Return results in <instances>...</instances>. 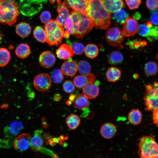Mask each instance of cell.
<instances>
[{
  "label": "cell",
  "mask_w": 158,
  "mask_h": 158,
  "mask_svg": "<svg viewBox=\"0 0 158 158\" xmlns=\"http://www.w3.org/2000/svg\"><path fill=\"white\" fill-rule=\"evenodd\" d=\"M61 69V71L65 75L73 77L77 71V64L73 60H69L62 64Z\"/></svg>",
  "instance_id": "cell-18"
},
{
  "label": "cell",
  "mask_w": 158,
  "mask_h": 158,
  "mask_svg": "<svg viewBox=\"0 0 158 158\" xmlns=\"http://www.w3.org/2000/svg\"><path fill=\"white\" fill-rule=\"evenodd\" d=\"M138 153L142 158H157L158 148L157 142L151 135L141 138L138 143Z\"/></svg>",
  "instance_id": "cell-5"
},
{
  "label": "cell",
  "mask_w": 158,
  "mask_h": 158,
  "mask_svg": "<svg viewBox=\"0 0 158 158\" xmlns=\"http://www.w3.org/2000/svg\"><path fill=\"white\" fill-rule=\"evenodd\" d=\"M126 3L130 10L137 8L141 3V0H125Z\"/></svg>",
  "instance_id": "cell-41"
},
{
  "label": "cell",
  "mask_w": 158,
  "mask_h": 158,
  "mask_svg": "<svg viewBox=\"0 0 158 158\" xmlns=\"http://www.w3.org/2000/svg\"><path fill=\"white\" fill-rule=\"evenodd\" d=\"M82 89L83 95L88 99L95 98L99 93V87L93 83L87 84Z\"/></svg>",
  "instance_id": "cell-19"
},
{
  "label": "cell",
  "mask_w": 158,
  "mask_h": 158,
  "mask_svg": "<svg viewBox=\"0 0 158 158\" xmlns=\"http://www.w3.org/2000/svg\"><path fill=\"white\" fill-rule=\"evenodd\" d=\"M158 10L157 8L153 10L150 16L151 22L155 25L158 24Z\"/></svg>",
  "instance_id": "cell-44"
},
{
  "label": "cell",
  "mask_w": 158,
  "mask_h": 158,
  "mask_svg": "<svg viewBox=\"0 0 158 158\" xmlns=\"http://www.w3.org/2000/svg\"><path fill=\"white\" fill-rule=\"evenodd\" d=\"M33 83L35 87L38 90L45 91L50 88L51 84V79L49 75L41 73L35 78Z\"/></svg>",
  "instance_id": "cell-9"
},
{
  "label": "cell",
  "mask_w": 158,
  "mask_h": 158,
  "mask_svg": "<svg viewBox=\"0 0 158 158\" xmlns=\"http://www.w3.org/2000/svg\"><path fill=\"white\" fill-rule=\"evenodd\" d=\"M63 87L64 91L68 93L72 92L75 89L73 83L70 80L65 81L63 83Z\"/></svg>",
  "instance_id": "cell-40"
},
{
  "label": "cell",
  "mask_w": 158,
  "mask_h": 158,
  "mask_svg": "<svg viewBox=\"0 0 158 158\" xmlns=\"http://www.w3.org/2000/svg\"><path fill=\"white\" fill-rule=\"evenodd\" d=\"M34 37L41 42H44L46 41V35L45 30L40 26H37L33 32Z\"/></svg>",
  "instance_id": "cell-34"
},
{
  "label": "cell",
  "mask_w": 158,
  "mask_h": 158,
  "mask_svg": "<svg viewBox=\"0 0 158 158\" xmlns=\"http://www.w3.org/2000/svg\"><path fill=\"white\" fill-rule=\"evenodd\" d=\"M10 52L7 49L0 48V67L6 65L10 60Z\"/></svg>",
  "instance_id": "cell-35"
},
{
  "label": "cell",
  "mask_w": 158,
  "mask_h": 158,
  "mask_svg": "<svg viewBox=\"0 0 158 158\" xmlns=\"http://www.w3.org/2000/svg\"><path fill=\"white\" fill-rule=\"evenodd\" d=\"M49 1L51 4H53L56 1V0H49Z\"/></svg>",
  "instance_id": "cell-48"
},
{
  "label": "cell",
  "mask_w": 158,
  "mask_h": 158,
  "mask_svg": "<svg viewBox=\"0 0 158 158\" xmlns=\"http://www.w3.org/2000/svg\"><path fill=\"white\" fill-rule=\"evenodd\" d=\"M121 72L118 68L111 67L107 71L106 77L107 80L111 82H115L118 81L121 77Z\"/></svg>",
  "instance_id": "cell-21"
},
{
  "label": "cell",
  "mask_w": 158,
  "mask_h": 158,
  "mask_svg": "<svg viewBox=\"0 0 158 158\" xmlns=\"http://www.w3.org/2000/svg\"><path fill=\"white\" fill-rule=\"evenodd\" d=\"M31 138L30 135L28 133H23L19 135L14 141V147L20 152L26 150L30 146Z\"/></svg>",
  "instance_id": "cell-11"
},
{
  "label": "cell",
  "mask_w": 158,
  "mask_h": 158,
  "mask_svg": "<svg viewBox=\"0 0 158 158\" xmlns=\"http://www.w3.org/2000/svg\"><path fill=\"white\" fill-rule=\"evenodd\" d=\"M84 52L87 57L92 59L98 56L99 50L96 45L90 44L86 46L84 49Z\"/></svg>",
  "instance_id": "cell-30"
},
{
  "label": "cell",
  "mask_w": 158,
  "mask_h": 158,
  "mask_svg": "<svg viewBox=\"0 0 158 158\" xmlns=\"http://www.w3.org/2000/svg\"><path fill=\"white\" fill-rule=\"evenodd\" d=\"M31 53V49L29 45L21 43L18 45L15 50V53L18 57L24 59L28 57Z\"/></svg>",
  "instance_id": "cell-24"
},
{
  "label": "cell",
  "mask_w": 158,
  "mask_h": 158,
  "mask_svg": "<svg viewBox=\"0 0 158 158\" xmlns=\"http://www.w3.org/2000/svg\"><path fill=\"white\" fill-rule=\"evenodd\" d=\"M144 70L145 74L149 76L155 75L158 72V66L157 63L154 61H150L145 65Z\"/></svg>",
  "instance_id": "cell-31"
},
{
  "label": "cell",
  "mask_w": 158,
  "mask_h": 158,
  "mask_svg": "<svg viewBox=\"0 0 158 158\" xmlns=\"http://www.w3.org/2000/svg\"><path fill=\"white\" fill-rule=\"evenodd\" d=\"M138 28V22L134 18L128 17L123 23L122 33L124 37H128L134 35Z\"/></svg>",
  "instance_id": "cell-10"
},
{
  "label": "cell",
  "mask_w": 158,
  "mask_h": 158,
  "mask_svg": "<svg viewBox=\"0 0 158 158\" xmlns=\"http://www.w3.org/2000/svg\"><path fill=\"white\" fill-rule=\"evenodd\" d=\"M1 75H0V81L1 79Z\"/></svg>",
  "instance_id": "cell-49"
},
{
  "label": "cell",
  "mask_w": 158,
  "mask_h": 158,
  "mask_svg": "<svg viewBox=\"0 0 158 158\" xmlns=\"http://www.w3.org/2000/svg\"><path fill=\"white\" fill-rule=\"evenodd\" d=\"M44 28L46 42L49 46H57L61 43L64 37V30L56 20H50L46 23Z\"/></svg>",
  "instance_id": "cell-4"
},
{
  "label": "cell",
  "mask_w": 158,
  "mask_h": 158,
  "mask_svg": "<svg viewBox=\"0 0 158 158\" xmlns=\"http://www.w3.org/2000/svg\"><path fill=\"white\" fill-rule=\"evenodd\" d=\"M63 3L74 10L86 12L87 5L85 0H64Z\"/></svg>",
  "instance_id": "cell-16"
},
{
  "label": "cell",
  "mask_w": 158,
  "mask_h": 158,
  "mask_svg": "<svg viewBox=\"0 0 158 158\" xmlns=\"http://www.w3.org/2000/svg\"><path fill=\"white\" fill-rule=\"evenodd\" d=\"M41 132L39 130L36 131L33 136L31 138L30 141V146L33 150L38 149L43 144V140L41 136Z\"/></svg>",
  "instance_id": "cell-26"
},
{
  "label": "cell",
  "mask_w": 158,
  "mask_h": 158,
  "mask_svg": "<svg viewBox=\"0 0 158 158\" xmlns=\"http://www.w3.org/2000/svg\"><path fill=\"white\" fill-rule=\"evenodd\" d=\"M16 33L19 36L22 37H25L30 34L31 27L28 23L22 22L16 25Z\"/></svg>",
  "instance_id": "cell-22"
},
{
  "label": "cell",
  "mask_w": 158,
  "mask_h": 158,
  "mask_svg": "<svg viewBox=\"0 0 158 158\" xmlns=\"http://www.w3.org/2000/svg\"><path fill=\"white\" fill-rule=\"evenodd\" d=\"M71 47L74 54L76 55H80L84 52V46L81 43L77 41L72 43Z\"/></svg>",
  "instance_id": "cell-37"
},
{
  "label": "cell",
  "mask_w": 158,
  "mask_h": 158,
  "mask_svg": "<svg viewBox=\"0 0 158 158\" xmlns=\"http://www.w3.org/2000/svg\"><path fill=\"white\" fill-rule=\"evenodd\" d=\"M142 118V115L140 111L138 109H132L129 113L128 119L129 122L134 125L139 124Z\"/></svg>",
  "instance_id": "cell-25"
},
{
  "label": "cell",
  "mask_w": 158,
  "mask_h": 158,
  "mask_svg": "<svg viewBox=\"0 0 158 158\" xmlns=\"http://www.w3.org/2000/svg\"><path fill=\"white\" fill-rule=\"evenodd\" d=\"M79 117L75 114H71L68 116L66 119V123L69 128L72 130L76 128L79 126L80 122Z\"/></svg>",
  "instance_id": "cell-29"
},
{
  "label": "cell",
  "mask_w": 158,
  "mask_h": 158,
  "mask_svg": "<svg viewBox=\"0 0 158 158\" xmlns=\"http://www.w3.org/2000/svg\"><path fill=\"white\" fill-rule=\"evenodd\" d=\"M73 24L70 15L66 18L64 26V31L70 35L73 34Z\"/></svg>",
  "instance_id": "cell-39"
},
{
  "label": "cell",
  "mask_w": 158,
  "mask_h": 158,
  "mask_svg": "<svg viewBox=\"0 0 158 158\" xmlns=\"http://www.w3.org/2000/svg\"><path fill=\"white\" fill-rule=\"evenodd\" d=\"M51 17L50 12L46 11L42 12L40 15V18L42 23H46L50 20Z\"/></svg>",
  "instance_id": "cell-42"
},
{
  "label": "cell",
  "mask_w": 158,
  "mask_h": 158,
  "mask_svg": "<svg viewBox=\"0 0 158 158\" xmlns=\"http://www.w3.org/2000/svg\"><path fill=\"white\" fill-rule=\"evenodd\" d=\"M2 38V35L0 31V43L1 42Z\"/></svg>",
  "instance_id": "cell-47"
},
{
  "label": "cell",
  "mask_w": 158,
  "mask_h": 158,
  "mask_svg": "<svg viewBox=\"0 0 158 158\" xmlns=\"http://www.w3.org/2000/svg\"><path fill=\"white\" fill-rule=\"evenodd\" d=\"M77 64V71L81 75H85L90 73L91 67L90 63L85 60L79 61Z\"/></svg>",
  "instance_id": "cell-33"
},
{
  "label": "cell",
  "mask_w": 158,
  "mask_h": 158,
  "mask_svg": "<svg viewBox=\"0 0 158 158\" xmlns=\"http://www.w3.org/2000/svg\"><path fill=\"white\" fill-rule=\"evenodd\" d=\"M158 0H147L146 6L147 7L151 10L157 8Z\"/></svg>",
  "instance_id": "cell-43"
},
{
  "label": "cell",
  "mask_w": 158,
  "mask_h": 158,
  "mask_svg": "<svg viewBox=\"0 0 158 158\" xmlns=\"http://www.w3.org/2000/svg\"><path fill=\"white\" fill-rule=\"evenodd\" d=\"M137 31L139 35L145 37L150 42L157 39V27L153 26L152 23L150 21L147 22L145 24L140 25Z\"/></svg>",
  "instance_id": "cell-7"
},
{
  "label": "cell",
  "mask_w": 158,
  "mask_h": 158,
  "mask_svg": "<svg viewBox=\"0 0 158 158\" xmlns=\"http://www.w3.org/2000/svg\"><path fill=\"white\" fill-rule=\"evenodd\" d=\"M133 17L135 19L137 20L139 19L141 17L140 14L138 12H136L134 14Z\"/></svg>",
  "instance_id": "cell-46"
},
{
  "label": "cell",
  "mask_w": 158,
  "mask_h": 158,
  "mask_svg": "<svg viewBox=\"0 0 158 158\" xmlns=\"http://www.w3.org/2000/svg\"><path fill=\"white\" fill-rule=\"evenodd\" d=\"M146 91L144 97L147 110L153 111L158 109V84L145 85Z\"/></svg>",
  "instance_id": "cell-6"
},
{
  "label": "cell",
  "mask_w": 158,
  "mask_h": 158,
  "mask_svg": "<svg viewBox=\"0 0 158 158\" xmlns=\"http://www.w3.org/2000/svg\"><path fill=\"white\" fill-rule=\"evenodd\" d=\"M57 57L60 59L66 60L74 56L71 47L66 44H61L56 51Z\"/></svg>",
  "instance_id": "cell-17"
},
{
  "label": "cell",
  "mask_w": 158,
  "mask_h": 158,
  "mask_svg": "<svg viewBox=\"0 0 158 158\" xmlns=\"http://www.w3.org/2000/svg\"><path fill=\"white\" fill-rule=\"evenodd\" d=\"M51 77L53 82L56 84L61 83L64 78L63 73L59 69L55 70L52 72Z\"/></svg>",
  "instance_id": "cell-36"
},
{
  "label": "cell",
  "mask_w": 158,
  "mask_h": 158,
  "mask_svg": "<svg viewBox=\"0 0 158 158\" xmlns=\"http://www.w3.org/2000/svg\"><path fill=\"white\" fill-rule=\"evenodd\" d=\"M100 132L102 136L104 138L111 139L115 135L116 133V127L112 123H106L101 127Z\"/></svg>",
  "instance_id": "cell-20"
},
{
  "label": "cell",
  "mask_w": 158,
  "mask_h": 158,
  "mask_svg": "<svg viewBox=\"0 0 158 158\" xmlns=\"http://www.w3.org/2000/svg\"><path fill=\"white\" fill-rule=\"evenodd\" d=\"M18 7L13 0H0V22L12 26L17 21Z\"/></svg>",
  "instance_id": "cell-3"
},
{
  "label": "cell",
  "mask_w": 158,
  "mask_h": 158,
  "mask_svg": "<svg viewBox=\"0 0 158 158\" xmlns=\"http://www.w3.org/2000/svg\"><path fill=\"white\" fill-rule=\"evenodd\" d=\"M95 80V76L92 73L85 75H78L73 80V83L77 88L82 89L87 84L94 82Z\"/></svg>",
  "instance_id": "cell-14"
},
{
  "label": "cell",
  "mask_w": 158,
  "mask_h": 158,
  "mask_svg": "<svg viewBox=\"0 0 158 158\" xmlns=\"http://www.w3.org/2000/svg\"><path fill=\"white\" fill-rule=\"evenodd\" d=\"M70 16L73 24V34L77 38H82L90 32L93 26L92 21L85 13L73 10Z\"/></svg>",
  "instance_id": "cell-2"
},
{
  "label": "cell",
  "mask_w": 158,
  "mask_h": 158,
  "mask_svg": "<svg viewBox=\"0 0 158 158\" xmlns=\"http://www.w3.org/2000/svg\"><path fill=\"white\" fill-rule=\"evenodd\" d=\"M105 8L110 13H114L126 7L123 0H101Z\"/></svg>",
  "instance_id": "cell-12"
},
{
  "label": "cell",
  "mask_w": 158,
  "mask_h": 158,
  "mask_svg": "<svg viewBox=\"0 0 158 158\" xmlns=\"http://www.w3.org/2000/svg\"><path fill=\"white\" fill-rule=\"evenodd\" d=\"M158 109L153 111L152 119L153 121V123L158 126Z\"/></svg>",
  "instance_id": "cell-45"
},
{
  "label": "cell",
  "mask_w": 158,
  "mask_h": 158,
  "mask_svg": "<svg viewBox=\"0 0 158 158\" xmlns=\"http://www.w3.org/2000/svg\"><path fill=\"white\" fill-rule=\"evenodd\" d=\"M124 36L122 30L117 27H113L107 32L105 37L107 41L111 46L116 47L123 42Z\"/></svg>",
  "instance_id": "cell-8"
},
{
  "label": "cell",
  "mask_w": 158,
  "mask_h": 158,
  "mask_svg": "<svg viewBox=\"0 0 158 158\" xmlns=\"http://www.w3.org/2000/svg\"><path fill=\"white\" fill-rule=\"evenodd\" d=\"M107 59L109 64L114 65L121 63L123 60V56L120 51H114L109 54Z\"/></svg>",
  "instance_id": "cell-28"
},
{
  "label": "cell",
  "mask_w": 158,
  "mask_h": 158,
  "mask_svg": "<svg viewBox=\"0 0 158 158\" xmlns=\"http://www.w3.org/2000/svg\"><path fill=\"white\" fill-rule=\"evenodd\" d=\"M74 107L77 109L82 110L86 108L88 106V99L83 95L80 94L75 97L73 100Z\"/></svg>",
  "instance_id": "cell-23"
},
{
  "label": "cell",
  "mask_w": 158,
  "mask_h": 158,
  "mask_svg": "<svg viewBox=\"0 0 158 158\" xmlns=\"http://www.w3.org/2000/svg\"><path fill=\"white\" fill-rule=\"evenodd\" d=\"M56 59L54 54L51 51H45L40 55L39 61L43 67L48 68L52 67L54 64Z\"/></svg>",
  "instance_id": "cell-15"
},
{
  "label": "cell",
  "mask_w": 158,
  "mask_h": 158,
  "mask_svg": "<svg viewBox=\"0 0 158 158\" xmlns=\"http://www.w3.org/2000/svg\"><path fill=\"white\" fill-rule=\"evenodd\" d=\"M56 1L58 4L57 11L59 15L56 20L64 28L65 20L70 15V11L68 7L61 2V0H56Z\"/></svg>",
  "instance_id": "cell-13"
},
{
  "label": "cell",
  "mask_w": 158,
  "mask_h": 158,
  "mask_svg": "<svg viewBox=\"0 0 158 158\" xmlns=\"http://www.w3.org/2000/svg\"><path fill=\"white\" fill-rule=\"evenodd\" d=\"M128 17V14L123 8L114 13L113 15V19L121 24H123Z\"/></svg>",
  "instance_id": "cell-32"
},
{
  "label": "cell",
  "mask_w": 158,
  "mask_h": 158,
  "mask_svg": "<svg viewBox=\"0 0 158 158\" xmlns=\"http://www.w3.org/2000/svg\"><path fill=\"white\" fill-rule=\"evenodd\" d=\"M87 7L86 12L93 26L102 30L109 27L111 16L102 5L101 0H85Z\"/></svg>",
  "instance_id": "cell-1"
},
{
  "label": "cell",
  "mask_w": 158,
  "mask_h": 158,
  "mask_svg": "<svg viewBox=\"0 0 158 158\" xmlns=\"http://www.w3.org/2000/svg\"><path fill=\"white\" fill-rule=\"evenodd\" d=\"M23 125L22 123L18 121H15L12 122L6 128V132L12 136L18 135L22 129Z\"/></svg>",
  "instance_id": "cell-27"
},
{
  "label": "cell",
  "mask_w": 158,
  "mask_h": 158,
  "mask_svg": "<svg viewBox=\"0 0 158 158\" xmlns=\"http://www.w3.org/2000/svg\"><path fill=\"white\" fill-rule=\"evenodd\" d=\"M127 44L131 49H137L139 48L146 46V42L143 40H130L127 42Z\"/></svg>",
  "instance_id": "cell-38"
}]
</instances>
